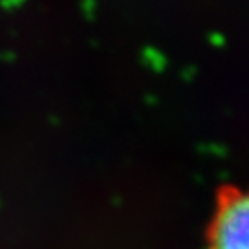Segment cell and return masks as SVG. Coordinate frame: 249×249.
<instances>
[{
	"instance_id": "obj_1",
	"label": "cell",
	"mask_w": 249,
	"mask_h": 249,
	"mask_svg": "<svg viewBox=\"0 0 249 249\" xmlns=\"http://www.w3.org/2000/svg\"><path fill=\"white\" fill-rule=\"evenodd\" d=\"M208 249H249V189L222 197L210 227Z\"/></svg>"
}]
</instances>
